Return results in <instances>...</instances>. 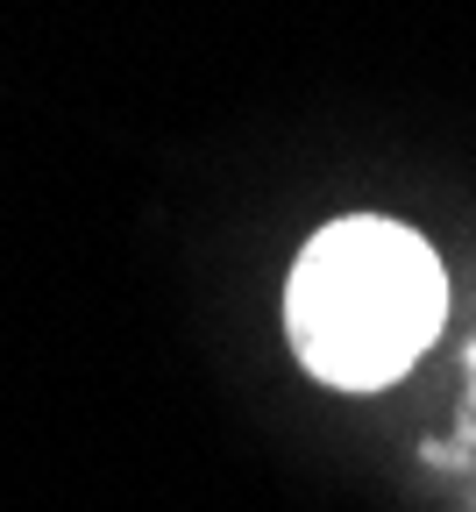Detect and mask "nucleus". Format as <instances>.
<instances>
[{
	"mask_svg": "<svg viewBox=\"0 0 476 512\" xmlns=\"http://www.w3.org/2000/svg\"><path fill=\"white\" fill-rule=\"evenodd\" d=\"M448 313L441 256L398 221L356 214L306 242L285 285V328L313 377L377 392L413 363Z\"/></svg>",
	"mask_w": 476,
	"mask_h": 512,
	"instance_id": "obj_1",
	"label": "nucleus"
}]
</instances>
